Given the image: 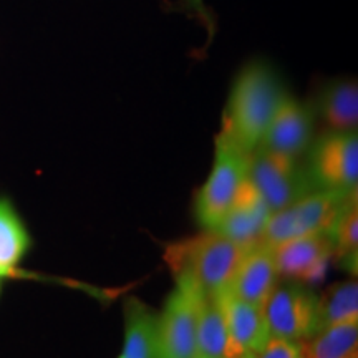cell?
<instances>
[{
    "mask_svg": "<svg viewBox=\"0 0 358 358\" xmlns=\"http://www.w3.org/2000/svg\"><path fill=\"white\" fill-rule=\"evenodd\" d=\"M334 245V257L352 267L358 257V199L357 191L348 196L334 222L327 229Z\"/></svg>",
    "mask_w": 358,
    "mask_h": 358,
    "instance_id": "obj_19",
    "label": "cell"
},
{
    "mask_svg": "<svg viewBox=\"0 0 358 358\" xmlns=\"http://www.w3.org/2000/svg\"><path fill=\"white\" fill-rule=\"evenodd\" d=\"M194 358H227V327L216 295L201 302Z\"/></svg>",
    "mask_w": 358,
    "mask_h": 358,
    "instance_id": "obj_17",
    "label": "cell"
},
{
    "mask_svg": "<svg viewBox=\"0 0 358 358\" xmlns=\"http://www.w3.org/2000/svg\"><path fill=\"white\" fill-rule=\"evenodd\" d=\"M204 295L187 277H176V287L168 295L163 313L158 315L161 357L194 358L199 308Z\"/></svg>",
    "mask_w": 358,
    "mask_h": 358,
    "instance_id": "obj_6",
    "label": "cell"
},
{
    "mask_svg": "<svg viewBox=\"0 0 358 358\" xmlns=\"http://www.w3.org/2000/svg\"><path fill=\"white\" fill-rule=\"evenodd\" d=\"M245 252L248 250L244 248L219 232L204 231L192 239L171 245L166 261L174 275L187 277L206 295H216L229 287L232 275Z\"/></svg>",
    "mask_w": 358,
    "mask_h": 358,
    "instance_id": "obj_2",
    "label": "cell"
},
{
    "mask_svg": "<svg viewBox=\"0 0 358 358\" xmlns=\"http://www.w3.org/2000/svg\"><path fill=\"white\" fill-rule=\"evenodd\" d=\"M317 306L319 297L303 284L292 280L277 284L262 307L271 337L292 342L312 337L319 330Z\"/></svg>",
    "mask_w": 358,
    "mask_h": 358,
    "instance_id": "obj_8",
    "label": "cell"
},
{
    "mask_svg": "<svg viewBox=\"0 0 358 358\" xmlns=\"http://www.w3.org/2000/svg\"><path fill=\"white\" fill-rule=\"evenodd\" d=\"M353 320H358V284L355 280L335 284L319 297V306H317L319 330Z\"/></svg>",
    "mask_w": 358,
    "mask_h": 358,
    "instance_id": "obj_20",
    "label": "cell"
},
{
    "mask_svg": "<svg viewBox=\"0 0 358 358\" xmlns=\"http://www.w3.org/2000/svg\"><path fill=\"white\" fill-rule=\"evenodd\" d=\"M352 192L310 191L287 208L272 213L259 245L272 249L294 237L325 232Z\"/></svg>",
    "mask_w": 358,
    "mask_h": 358,
    "instance_id": "obj_4",
    "label": "cell"
},
{
    "mask_svg": "<svg viewBox=\"0 0 358 358\" xmlns=\"http://www.w3.org/2000/svg\"><path fill=\"white\" fill-rule=\"evenodd\" d=\"M248 181L272 213L287 208L310 192L312 182L297 159L257 146L249 153Z\"/></svg>",
    "mask_w": 358,
    "mask_h": 358,
    "instance_id": "obj_5",
    "label": "cell"
},
{
    "mask_svg": "<svg viewBox=\"0 0 358 358\" xmlns=\"http://www.w3.org/2000/svg\"><path fill=\"white\" fill-rule=\"evenodd\" d=\"M186 2H187V6H189L191 10L198 12L199 15L206 20V13H204L206 10H204V6H203V0H186Z\"/></svg>",
    "mask_w": 358,
    "mask_h": 358,
    "instance_id": "obj_22",
    "label": "cell"
},
{
    "mask_svg": "<svg viewBox=\"0 0 358 358\" xmlns=\"http://www.w3.org/2000/svg\"><path fill=\"white\" fill-rule=\"evenodd\" d=\"M271 250L279 277L303 285L324 280L334 257V245L327 231L294 237Z\"/></svg>",
    "mask_w": 358,
    "mask_h": 358,
    "instance_id": "obj_9",
    "label": "cell"
},
{
    "mask_svg": "<svg viewBox=\"0 0 358 358\" xmlns=\"http://www.w3.org/2000/svg\"><path fill=\"white\" fill-rule=\"evenodd\" d=\"M249 153L222 136L216 138L213 169L196 196V219L204 231H213L229 211L237 192L248 179Z\"/></svg>",
    "mask_w": 358,
    "mask_h": 358,
    "instance_id": "obj_3",
    "label": "cell"
},
{
    "mask_svg": "<svg viewBox=\"0 0 358 358\" xmlns=\"http://www.w3.org/2000/svg\"><path fill=\"white\" fill-rule=\"evenodd\" d=\"M329 131H357L358 87L355 80H335L322 90L315 106Z\"/></svg>",
    "mask_w": 358,
    "mask_h": 358,
    "instance_id": "obj_15",
    "label": "cell"
},
{
    "mask_svg": "<svg viewBox=\"0 0 358 358\" xmlns=\"http://www.w3.org/2000/svg\"><path fill=\"white\" fill-rule=\"evenodd\" d=\"M120 358H163L158 315L136 297L124 302V345Z\"/></svg>",
    "mask_w": 358,
    "mask_h": 358,
    "instance_id": "obj_14",
    "label": "cell"
},
{
    "mask_svg": "<svg viewBox=\"0 0 358 358\" xmlns=\"http://www.w3.org/2000/svg\"><path fill=\"white\" fill-rule=\"evenodd\" d=\"M308 176L317 189L352 192L358 182L357 131H327L313 143Z\"/></svg>",
    "mask_w": 358,
    "mask_h": 358,
    "instance_id": "obj_7",
    "label": "cell"
},
{
    "mask_svg": "<svg viewBox=\"0 0 358 358\" xmlns=\"http://www.w3.org/2000/svg\"><path fill=\"white\" fill-rule=\"evenodd\" d=\"M252 358H302L299 342L271 337Z\"/></svg>",
    "mask_w": 358,
    "mask_h": 358,
    "instance_id": "obj_21",
    "label": "cell"
},
{
    "mask_svg": "<svg viewBox=\"0 0 358 358\" xmlns=\"http://www.w3.org/2000/svg\"><path fill=\"white\" fill-rule=\"evenodd\" d=\"M271 216L272 211L268 209V206L264 203L259 192L245 179L229 211L224 214V217L213 231L249 250L261 244L262 234Z\"/></svg>",
    "mask_w": 358,
    "mask_h": 358,
    "instance_id": "obj_12",
    "label": "cell"
},
{
    "mask_svg": "<svg viewBox=\"0 0 358 358\" xmlns=\"http://www.w3.org/2000/svg\"><path fill=\"white\" fill-rule=\"evenodd\" d=\"M279 279L272 250L257 245L249 249L241 259L227 289L241 301L262 308L268 295L279 284Z\"/></svg>",
    "mask_w": 358,
    "mask_h": 358,
    "instance_id": "obj_13",
    "label": "cell"
},
{
    "mask_svg": "<svg viewBox=\"0 0 358 358\" xmlns=\"http://www.w3.org/2000/svg\"><path fill=\"white\" fill-rule=\"evenodd\" d=\"M30 244L32 239L13 204L0 198V275L13 274Z\"/></svg>",
    "mask_w": 358,
    "mask_h": 358,
    "instance_id": "obj_18",
    "label": "cell"
},
{
    "mask_svg": "<svg viewBox=\"0 0 358 358\" xmlns=\"http://www.w3.org/2000/svg\"><path fill=\"white\" fill-rule=\"evenodd\" d=\"M299 348L302 358H358V320L320 329Z\"/></svg>",
    "mask_w": 358,
    "mask_h": 358,
    "instance_id": "obj_16",
    "label": "cell"
},
{
    "mask_svg": "<svg viewBox=\"0 0 358 358\" xmlns=\"http://www.w3.org/2000/svg\"><path fill=\"white\" fill-rule=\"evenodd\" d=\"M315 111L307 103L287 95L264 134L261 148L297 159L312 145Z\"/></svg>",
    "mask_w": 358,
    "mask_h": 358,
    "instance_id": "obj_11",
    "label": "cell"
},
{
    "mask_svg": "<svg viewBox=\"0 0 358 358\" xmlns=\"http://www.w3.org/2000/svg\"><path fill=\"white\" fill-rule=\"evenodd\" d=\"M285 96L287 93L275 70L264 62H250L232 83L222 115L221 134L250 153L261 145Z\"/></svg>",
    "mask_w": 358,
    "mask_h": 358,
    "instance_id": "obj_1",
    "label": "cell"
},
{
    "mask_svg": "<svg viewBox=\"0 0 358 358\" xmlns=\"http://www.w3.org/2000/svg\"><path fill=\"white\" fill-rule=\"evenodd\" d=\"M227 327V358H252L271 338L261 307L252 306L229 289L216 294Z\"/></svg>",
    "mask_w": 358,
    "mask_h": 358,
    "instance_id": "obj_10",
    "label": "cell"
}]
</instances>
